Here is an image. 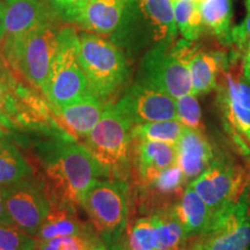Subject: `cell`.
<instances>
[{"label": "cell", "instance_id": "1", "mask_svg": "<svg viewBox=\"0 0 250 250\" xmlns=\"http://www.w3.org/2000/svg\"><path fill=\"white\" fill-rule=\"evenodd\" d=\"M31 162L51 205L76 208L96 181L110 179L83 144L62 127L49 130L30 146Z\"/></svg>", "mask_w": 250, "mask_h": 250}, {"label": "cell", "instance_id": "2", "mask_svg": "<svg viewBox=\"0 0 250 250\" xmlns=\"http://www.w3.org/2000/svg\"><path fill=\"white\" fill-rule=\"evenodd\" d=\"M171 0H129L110 40L134 58L153 46L177 40Z\"/></svg>", "mask_w": 250, "mask_h": 250}, {"label": "cell", "instance_id": "3", "mask_svg": "<svg viewBox=\"0 0 250 250\" xmlns=\"http://www.w3.org/2000/svg\"><path fill=\"white\" fill-rule=\"evenodd\" d=\"M80 206L108 249L120 250L129 224V183L111 177L96 181L83 195Z\"/></svg>", "mask_w": 250, "mask_h": 250}, {"label": "cell", "instance_id": "4", "mask_svg": "<svg viewBox=\"0 0 250 250\" xmlns=\"http://www.w3.org/2000/svg\"><path fill=\"white\" fill-rule=\"evenodd\" d=\"M79 61L94 95L110 102L130 76L127 57L111 40L98 34H79Z\"/></svg>", "mask_w": 250, "mask_h": 250}, {"label": "cell", "instance_id": "5", "mask_svg": "<svg viewBox=\"0 0 250 250\" xmlns=\"http://www.w3.org/2000/svg\"><path fill=\"white\" fill-rule=\"evenodd\" d=\"M131 122L109 102L98 124L83 139V145L107 170L109 177L126 181L132 175Z\"/></svg>", "mask_w": 250, "mask_h": 250}, {"label": "cell", "instance_id": "6", "mask_svg": "<svg viewBox=\"0 0 250 250\" xmlns=\"http://www.w3.org/2000/svg\"><path fill=\"white\" fill-rule=\"evenodd\" d=\"M79 49L77 30L73 27L59 28L57 46L43 89L54 111L92 93L81 67Z\"/></svg>", "mask_w": 250, "mask_h": 250}, {"label": "cell", "instance_id": "7", "mask_svg": "<svg viewBox=\"0 0 250 250\" xmlns=\"http://www.w3.org/2000/svg\"><path fill=\"white\" fill-rule=\"evenodd\" d=\"M58 31L56 20H48L18 39L2 42L6 62L42 93L57 46Z\"/></svg>", "mask_w": 250, "mask_h": 250}, {"label": "cell", "instance_id": "8", "mask_svg": "<svg viewBox=\"0 0 250 250\" xmlns=\"http://www.w3.org/2000/svg\"><path fill=\"white\" fill-rule=\"evenodd\" d=\"M250 246V182L233 204L212 217L206 232L188 237L184 250H247Z\"/></svg>", "mask_w": 250, "mask_h": 250}, {"label": "cell", "instance_id": "9", "mask_svg": "<svg viewBox=\"0 0 250 250\" xmlns=\"http://www.w3.org/2000/svg\"><path fill=\"white\" fill-rule=\"evenodd\" d=\"M250 182V175L229 156L219 152L202 175L189 183L210 208L212 217L233 204Z\"/></svg>", "mask_w": 250, "mask_h": 250}, {"label": "cell", "instance_id": "10", "mask_svg": "<svg viewBox=\"0 0 250 250\" xmlns=\"http://www.w3.org/2000/svg\"><path fill=\"white\" fill-rule=\"evenodd\" d=\"M176 41L160 43L147 50L140 62L137 78L174 99L191 93V78L177 50Z\"/></svg>", "mask_w": 250, "mask_h": 250}, {"label": "cell", "instance_id": "11", "mask_svg": "<svg viewBox=\"0 0 250 250\" xmlns=\"http://www.w3.org/2000/svg\"><path fill=\"white\" fill-rule=\"evenodd\" d=\"M2 192L12 223L36 237L51 210V201L43 184L31 176L4 186Z\"/></svg>", "mask_w": 250, "mask_h": 250}, {"label": "cell", "instance_id": "12", "mask_svg": "<svg viewBox=\"0 0 250 250\" xmlns=\"http://www.w3.org/2000/svg\"><path fill=\"white\" fill-rule=\"evenodd\" d=\"M132 125L177 120L175 99L146 81L137 79L115 103Z\"/></svg>", "mask_w": 250, "mask_h": 250}, {"label": "cell", "instance_id": "13", "mask_svg": "<svg viewBox=\"0 0 250 250\" xmlns=\"http://www.w3.org/2000/svg\"><path fill=\"white\" fill-rule=\"evenodd\" d=\"M176 46L189 70L191 93L201 96L217 88L219 71L229 61V56L224 51L204 49L184 39L177 40Z\"/></svg>", "mask_w": 250, "mask_h": 250}, {"label": "cell", "instance_id": "14", "mask_svg": "<svg viewBox=\"0 0 250 250\" xmlns=\"http://www.w3.org/2000/svg\"><path fill=\"white\" fill-rule=\"evenodd\" d=\"M187 187L188 182L182 170L179 165L174 164L148 182L136 184L139 210L144 213H151L160 208H170L182 197Z\"/></svg>", "mask_w": 250, "mask_h": 250}, {"label": "cell", "instance_id": "15", "mask_svg": "<svg viewBox=\"0 0 250 250\" xmlns=\"http://www.w3.org/2000/svg\"><path fill=\"white\" fill-rule=\"evenodd\" d=\"M176 164V145L132 138V175L136 184L154 179Z\"/></svg>", "mask_w": 250, "mask_h": 250}, {"label": "cell", "instance_id": "16", "mask_svg": "<svg viewBox=\"0 0 250 250\" xmlns=\"http://www.w3.org/2000/svg\"><path fill=\"white\" fill-rule=\"evenodd\" d=\"M93 93L54 111L56 120L62 130L77 140H83L102 117L107 104Z\"/></svg>", "mask_w": 250, "mask_h": 250}, {"label": "cell", "instance_id": "17", "mask_svg": "<svg viewBox=\"0 0 250 250\" xmlns=\"http://www.w3.org/2000/svg\"><path fill=\"white\" fill-rule=\"evenodd\" d=\"M214 151L205 132L186 127L176 144V164L189 184L208 169Z\"/></svg>", "mask_w": 250, "mask_h": 250}, {"label": "cell", "instance_id": "18", "mask_svg": "<svg viewBox=\"0 0 250 250\" xmlns=\"http://www.w3.org/2000/svg\"><path fill=\"white\" fill-rule=\"evenodd\" d=\"M48 20L57 19L45 0H12L6 4L2 42L18 39Z\"/></svg>", "mask_w": 250, "mask_h": 250}, {"label": "cell", "instance_id": "19", "mask_svg": "<svg viewBox=\"0 0 250 250\" xmlns=\"http://www.w3.org/2000/svg\"><path fill=\"white\" fill-rule=\"evenodd\" d=\"M129 0H89L76 24L83 31L110 36L117 29Z\"/></svg>", "mask_w": 250, "mask_h": 250}, {"label": "cell", "instance_id": "20", "mask_svg": "<svg viewBox=\"0 0 250 250\" xmlns=\"http://www.w3.org/2000/svg\"><path fill=\"white\" fill-rule=\"evenodd\" d=\"M174 211L187 237L201 235L206 232L212 221V213L208 206L189 184L182 197L174 205Z\"/></svg>", "mask_w": 250, "mask_h": 250}, {"label": "cell", "instance_id": "21", "mask_svg": "<svg viewBox=\"0 0 250 250\" xmlns=\"http://www.w3.org/2000/svg\"><path fill=\"white\" fill-rule=\"evenodd\" d=\"M77 208L64 205H51V210L41 226L37 240H49L58 236L74 235L85 232L92 225L78 217Z\"/></svg>", "mask_w": 250, "mask_h": 250}, {"label": "cell", "instance_id": "22", "mask_svg": "<svg viewBox=\"0 0 250 250\" xmlns=\"http://www.w3.org/2000/svg\"><path fill=\"white\" fill-rule=\"evenodd\" d=\"M34 176L29 161L13 140L4 133L0 137V187Z\"/></svg>", "mask_w": 250, "mask_h": 250}, {"label": "cell", "instance_id": "23", "mask_svg": "<svg viewBox=\"0 0 250 250\" xmlns=\"http://www.w3.org/2000/svg\"><path fill=\"white\" fill-rule=\"evenodd\" d=\"M201 14L205 33L211 34L223 44H230V22L232 6L230 0H204L201 5Z\"/></svg>", "mask_w": 250, "mask_h": 250}, {"label": "cell", "instance_id": "24", "mask_svg": "<svg viewBox=\"0 0 250 250\" xmlns=\"http://www.w3.org/2000/svg\"><path fill=\"white\" fill-rule=\"evenodd\" d=\"M120 250H158V235L151 213L129 221Z\"/></svg>", "mask_w": 250, "mask_h": 250}, {"label": "cell", "instance_id": "25", "mask_svg": "<svg viewBox=\"0 0 250 250\" xmlns=\"http://www.w3.org/2000/svg\"><path fill=\"white\" fill-rule=\"evenodd\" d=\"M177 29L184 40L196 42L205 33L199 5L195 0L173 1Z\"/></svg>", "mask_w": 250, "mask_h": 250}, {"label": "cell", "instance_id": "26", "mask_svg": "<svg viewBox=\"0 0 250 250\" xmlns=\"http://www.w3.org/2000/svg\"><path fill=\"white\" fill-rule=\"evenodd\" d=\"M37 250H109L103 240L90 226L85 232L74 235L37 240Z\"/></svg>", "mask_w": 250, "mask_h": 250}, {"label": "cell", "instance_id": "27", "mask_svg": "<svg viewBox=\"0 0 250 250\" xmlns=\"http://www.w3.org/2000/svg\"><path fill=\"white\" fill-rule=\"evenodd\" d=\"M184 129L186 126L179 120L152 122V123L134 125L132 127V138L176 145Z\"/></svg>", "mask_w": 250, "mask_h": 250}, {"label": "cell", "instance_id": "28", "mask_svg": "<svg viewBox=\"0 0 250 250\" xmlns=\"http://www.w3.org/2000/svg\"><path fill=\"white\" fill-rule=\"evenodd\" d=\"M37 239L13 223H0V250H33Z\"/></svg>", "mask_w": 250, "mask_h": 250}, {"label": "cell", "instance_id": "29", "mask_svg": "<svg viewBox=\"0 0 250 250\" xmlns=\"http://www.w3.org/2000/svg\"><path fill=\"white\" fill-rule=\"evenodd\" d=\"M177 120L186 127L204 132L205 127L202 121V110L195 94L189 93L175 99Z\"/></svg>", "mask_w": 250, "mask_h": 250}, {"label": "cell", "instance_id": "30", "mask_svg": "<svg viewBox=\"0 0 250 250\" xmlns=\"http://www.w3.org/2000/svg\"><path fill=\"white\" fill-rule=\"evenodd\" d=\"M88 1L89 0H46L56 19L67 23H76Z\"/></svg>", "mask_w": 250, "mask_h": 250}, {"label": "cell", "instance_id": "31", "mask_svg": "<svg viewBox=\"0 0 250 250\" xmlns=\"http://www.w3.org/2000/svg\"><path fill=\"white\" fill-rule=\"evenodd\" d=\"M236 46V49L243 54V76H245V79L250 83V39L249 37H246Z\"/></svg>", "mask_w": 250, "mask_h": 250}, {"label": "cell", "instance_id": "32", "mask_svg": "<svg viewBox=\"0 0 250 250\" xmlns=\"http://www.w3.org/2000/svg\"><path fill=\"white\" fill-rule=\"evenodd\" d=\"M0 223H12L11 219H9L7 211H6V208H5L2 187H0Z\"/></svg>", "mask_w": 250, "mask_h": 250}, {"label": "cell", "instance_id": "33", "mask_svg": "<svg viewBox=\"0 0 250 250\" xmlns=\"http://www.w3.org/2000/svg\"><path fill=\"white\" fill-rule=\"evenodd\" d=\"M5 11H6V2L5 0H0V43L4 40V19H5Z\"/></svg>", "mask_w": 250, "mask_h": 250}, {"label": "cell", "instance_id": "34", "mask_svg": "<svg viewBox=\"0 0 250 250\" xmlns=\"http://www.w3.org/2000/svg\"><path fill=\"white\" fill-rule=\"evenodd\" d=\"M237 27L240 28V30H241L247 37L250 39V8H247V15L245 18V21Z\"/></svg>", "mask_w": 250, "mask_h": 250}, {"label": "cell", "instance_id": "35", "mask_svg": "<svg viewBox=\"0 0 250 250\" xmlns=\"http://www.w3.org/2000/svg\"><path fill=\"white\" fill-rule=\"evenodd\" d=\"M246 6H247V8H250V0H247Z\"/></svg>", "mask_w": 250, "mask_h": 250}, {"label": "cell", "instance_id": "36", "mask_svg": "<svg viewBox=\"0 0 250 250\" xmlns=\"http://www.w3.org/2000/svg\"><path fill=\"white\" fill-rule=\"evenodd\" d=\"M195 1L197 2V4H198V5H201L202 4V2L203 1H204V0H195Z\"/></svg>", "mask_w": 250, "mask_h": 250}, {"label": "cell", "instance_id": "37", "mask_svg": "<svg viewBox=\"0 0 250 250\" xmlns=\"http://www.w3.org/2000/svg\"><path fill=\"white\" fill-rule=\"evenodd\" d=\"M5 132H4V130H1V129H0V137H1L2 136V134H4Z\"/></svg>", "mask_w": 250, "mask_h": 250}, {"label": "cell", "instance_id": "38", "mask_svg": "<svg viewBox=\"0 0 250 250\" xmlns=\"http://www.w3.org/2000/svg\"><path fill=\"white\" fill-rule=\"evenodd\" d=\"M9 1H12V0H5V2H6V4H7V2H9Z\"/></svg>", "mask_w": 250, "mask_h": 250}, {"label": "cell", "instance_id": "39", "mask_svg": "<svg viewBox=\"0 0 250 250\" xmlns=\"http://www.w3.org/2000/svg\"><path fill=\"white\" fill-rule=\"evenodd\" d=\"M171 1H176V0H171Z\"/></svg>", "mask_w": 250, "mask_h": 250}, {"label": "cell", "instance_id": "40", "mask_svg": "<svg viewBox=\"0 0 250 250\" xmlns=\"http://www.w3.org/2000/svg\"><path fill=\"white\" fill-rule=\"evenodd\" d=\"M33 250H37V249H36V248H35V249H33Z\"/></svg>", "mask_w": 250, "mask_h": 250}, {"label": "cell", "instance_id": "41", "mask_svg": "<svg viewBox=\"0 0 250 250\" xmlns=\"http://www.w3.org/2000/svg\"><path fill=\"white\" fill-rule=\"evenodd\" d=\"M247 250H250V249H247Z\"/></svg>", "mask_w": 250, "mask_h": 250}]
</instances>
